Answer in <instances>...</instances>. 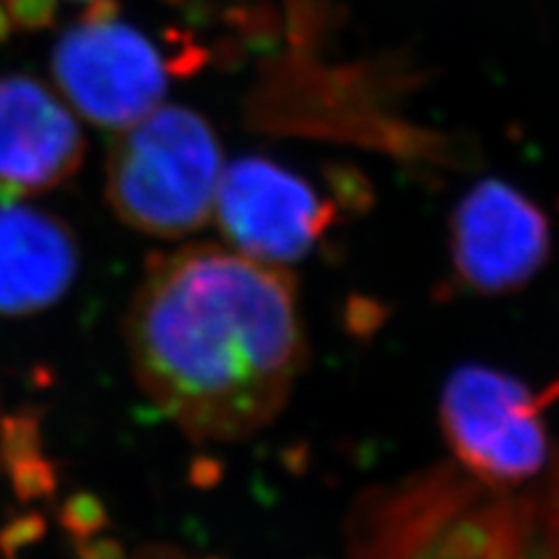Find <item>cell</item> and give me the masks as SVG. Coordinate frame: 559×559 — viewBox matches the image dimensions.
Listing matches in <instances>:
<instances>
[{"instance_id": "6da1fadb", "label": "cell", "mask_w": 559, "mask_h": 559, "mask_svg": "<svg viewBox=\"0 0 559 559\" xmlns=\"http://www.w3.org/2000/svg\"><path fill=\"white\" fill-rule=\"evenodd\" d=\"M133 376L194 441L269 427L306 366L294 275L219 245L150 259L127 318Z\"/></svg>"}, {"instance_id": "7a4b0ae2", "label": "cell", "mask_w": 559, "mask_h": 559, "mask_svg": "<svg viewBox=\"0 0 559 559\" xmlns=\"http://www.w3.org/2000/svg\"><path fill=\"white\" fill-rule=\"evenodd\" d=\"M222 173L213 127L182 105H159L121 129L105 168V194L131 229L175 240L213 219Z\"/></svg>"}, {"instance_id": "3957f363", "label": "cell", "mask_w": 559, "mask_h": 559, "mask_svg": "<svg viewBox=\"0 0 559 559\" xmlns=\"http://www.w3.org/2000/svg\"><path fill=\"white\" fill-rule=\"evenodd\" d=\"M559 399V380L534 390L489 364H462L441 392L439 419L452 462L501 489L544 478L559 460L546 413Z\"/></svg>"}, {"instance_id": "277c9868", "label": "cell", "mask_w": 559, "mask_h": 559, "mask_svg": "<svg viewBox=\"0 0 559 559\" xmlns=\"http://www.w3.org/2000/svg\"><path fill=\"white\" fill-rule=\"evenodd\" d=\"M66 103L105 131H121L159 108L170 84L168 51L140 26L96 0L51 51Z\"/></svg>"}, {"instance_id": "5b68a950", "label": "cell", "mask_w": 559, "mask_h": 559, "mask_svg": "<svg viewBox=\"0 0 559 559\" xmlns=\"http://www.w3.org/2000/svg\"><path fill=\"white\" fill-rule=\"evenodd\" d=\"M336 217V199L266 156H242L224 168L213 213L231 250L283 269L306 259Z\"/></svg>"}, {"instance_id": "8992f818", "label": "cell", "mask_w": 559, "mask_h": 559, "mask_svg": "<svg viewBox=\"0 0 559 559\" xmlns=\"http://www.w3.org/2000/svg\"><path fill=\"white\" fill-rule=\"evenodd\" d=\"M448 254L457 283L478 296L527 287L552 254L544 207L503 180H483L454 205Z\"/></svg>"}, {"instance_id": "52a82bcc", "label": "cell", "mask_w": 559, "mask_h": 559, "mask_svg": "<svg viewBox=\"0 0 559 559\" xmlns=\"http://www.w3.org/2000/svg\"><path fill=\"white\" fill-rule=\"evenodd\" d=\"M82 159L84 135L68 105L38 80L0 78V201L63 185Z\"/></svg>"}, {"instance_id": "ba28073f", "label": "cell", "mask_w": 559, "mask_h": 559, "mask_svg": "<svg viewBox=\"0 0 559 559\" xmlns=\"http://www.w3.org/2000/svg\"><path fill=\"white\" fill-rule=\"evenodd\" d=\"M78 266L75 236L59 217L0 201V314L24 318L57 304Z\"/></svg>"}, {"instance_id": "9c48e42d", "label": "cell", "mask_w": 559, "mask_h": 559, "mask_svg": "<svg viewBox=\"0 0 559 559\" xmlns=\"http://www.w3.org/2000/svg\"><path fill=\"white\" fill-rule=\"evenodd\" d=\"M86 3H96V0H86ZM12 10L16 14V20L22 24H43L45 20L51 16V10H55V0H12Z\"/></svg>"}]
</instances>
